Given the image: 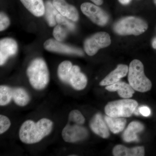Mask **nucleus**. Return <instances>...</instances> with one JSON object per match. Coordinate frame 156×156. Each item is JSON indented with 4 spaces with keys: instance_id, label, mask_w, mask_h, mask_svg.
Masks as SVG:
<instances>
[{
    "instance_id": "7ed1b4c3",
    "label": "nucleus",
    "mask_w": 156,
    "mask_h": 156,
    "mask_svg": "<svg viewBox=\"0 0 156 156\" xmlns=\"http://www.w3.org/2000/svg\"><path fill=\"white\" fill-rule=\"evenodd\" d=\"M27 74L32 87L37 90L44 89L50 81V73L44 59L36 58L30 62Z\"/></svg>"
},
{
    "instance_id": "39448f33",
    "label": "nucleus",
    "mask_w": 156,
    "mask_h": 156,
    "mask_svg": "<svg viewBox=\"0 0 156 156\" xmlns=\"http://www.w3.org/2000/svg\"><path fill=\"white\" fill-rule=\"evenodd\" d=\"M147 23L143 20L135 17H128L120 19L114 26L115 32L121 35H139L147 29Z\"/></svg>"
},
{
    "instance_id": "f8f14e48",
    "label": "nucleus",
    "mask_w": 156,
    "mask_h": 156,
    "mask_svg": "<svg viewBox=\"0 0 156 156\" xmlns=\"http://www.w3.org/2000/svg\"><path fill=\"white\" fill-rule=\"evenodd\" d=\"M44 47L50 52L78 56L83 55V52L81 49L62 44L55 39H48L45 42Z\"/></svg>"
},
{
    "instance_id": "a878e982",
    "label": "nucleus",
    "mask_w": 156,
    "mask_h": 156,
    "mask_svg": "<svg viewBox=\"0 0 156 156\" xmlns=\"http://www.w3.org/2000/svg\"><path fill=\"white\" fill-rule=\"evenodd\" d=\"M140 113L144 116H149L151 115V112L150 109L147 106H143L138 108Z\"/></svg>"
},
{
    "instance_id": "412c9836",
    "label": "nucleus",
    "mask_w": 156,
    "mask_h": 156,
    "mask_svg": "<svg viewBox=\"0 0 156 156\" xmlns=\"http://www.w3.org/2000/svg\"><path fill=\"white\" fill-rule=\"evenodd\" d=\"M105 120L110 131L114 134H118L124 130L127 121L123 118H115L109 116L105 117Z\"/></svg>"
},
{
    "instance_id": "f03ea898",
    "label": "nucleus",
    "mask_w": 156,
    "mask_h": 156,
    "mask_svg": "<svg viewBox=\"0 0 156 156\" xmlns=\"http://www.w3.org/2000/svg\"><path fill=\"white\" fill-rule=\"evenodd\" d=\"M57 75L62 82L69 84L75 90H82L87 87V76L81 72L79 66H73L71 62H62L58 66Z\"/></svg>"
},
{
    "instance_id": "ddd939ff",
    "label": "nucleus",
    "mask_w": 156,
    "mask_h": 156,
    "mask_svg": "<svg viewBox=\"0 0 156 156\" xmlns=\"http://www.w3.org/2000/svg\"><path fill=\"white\" fill-rule=\"evenodd\" d=\"M18 49L17 42L11 38H5L0 41V65L5 64L10 56L15 55Z\"/></svg>"
},
{
    "instance_id": "a211bd4d",
    "label": "nucleus",
    "mask_w": 156,
    "mask_h": 156,
    "mask_svg": "<svg viewBox=\"0 0 156 156\" xmlns=\"http://www.w3.org/2000/svg\"><path fill=\"white\" fill-rule=\"evenodd\" d=\"M144 129V126L142 123L138 122H131L124 131L123 134V139L126 142L138 141L139 140L136 134L141 132Z\"/></svg>"
},
{
    "instance_id": "dca6fc26",
    "label": "nucleus",
    "mask_w": 156,
    "mask_h": 156,
    "mask_svg": "<svg viewBox=\"0 0 156 156\" xmlns=\"http://www.w3.org/2000/svg\"><path fill=\"white\" fill-rule=\"evenodd\" d=\"M90 127L95 134L102 138H107L109 136L108 128L100 114H96L93 117L90 121Z\"/></svg>"
},
{
    "instance_id": "aec40b11",
    "label": "nucleus",
    "mask_w": 156,
    "mask_h": 156,
    "mask_svg": "<svg viewBox=\"0 0 156 156\" xmlns=\"http://www.w3.org/2000/svg\"><path fill=\"white\" fill-rule=\"evenodd\" d=\"M23 6L32 14L36 17L44 14L45 4L43 0H20Z\"/></svg>"
},
{
    "instance_id": "423d86ee",
    "label": "nucleus",
    "mask_w": 156,
    "mask_h": 156,
    "mask_svg": "<svg viewBox=\"0 0 156 156\" xmlns=\"http://www.w3.org/2000/svg\"><path fill=\"white\" fill-rule=\"evenodd\" d=\"M137 106L136 101L126 98L109 102L105 108V112L109 116L127 118L134 113Z\"/></svg>"
},
{
    "instance_id": "6e6552de",
    "label": "nucleus",
    "mask_w": 156,
    "mask_h": 156,
    "mask_svg": "<svg viewBox=\"0 0 156 156\" xmlns=\"http://www.w3.org/2000/svg\"><path fill=\"white\" fill-rule=\"evenodd\" d=\"M111 43L110 37L107 33L100 32L92 35L84 42L85 52L89 56H92L99 49L106 48Z\"/></svg>"
},
{
    "instance_id": "c85d7f7f",
    "label": "nucleus",
    "mask_w": 156,
    "mask_h": 156,
    "mask_svg": "<svg viewBox=\"0 0 156 156\" xmlns=\"http://www.w3.org/2000/svg\"><path fill=\"white\" fill-rule=\"evenodd\" d=\"M152 47L154 49H156V38L154 39L152 42Z\"/></svg>"
},
{
    "instance_id": "9d476101",
    "label": "nucleus",
    "mask_w": 156,
    "mask_h": 156,
    "mask_svg": "<svg viewBox=\"0 0 156 156\" xmlns=\"http://www.w3.org/2000/svg\"><path fill=\"white\" fill-rule=\"evenodd\" d=\"M81 126L68 122L62 132L63 140L66 142L73 143L85 139L88 136V131Z\"/></svg>"
},
{
    "instance_id": "cd10ccee",
    "label": "nucleus",
    "mask_w": 156,
    "mask_h": 156,
    "mask_svg": "<svg viewBox=\"0 0 156 156\" xmlns=\"http://www.w3.org/2000/svg\"><path fill=\"white\" fill-rule=\"evenodd\" d=\"M119 1L122 5H127L131 2V0H119Z\"/></svg>"
},
{
    "instance_id": "9b49d317",
    "label": "nucleus",
    "mask_w": 156,
    "mask_h": 156,
    "mask_svg": "<svg viewBox=\"0 0 156 156\" xmlns=\"http://www.w3.org/2000/svg\"><path fill=\"white\" fill-rule=\"evenodd\" d=\"M69 20L59 13L56 16L57 24L53 30V35L54 38L58 41H63L68 34L75 29V24Z\"/></svg>"
},
{
    "instance_id": "f257e3e1",
    "label": "nucleus",
    "mask_w": 156,
    "mask_h": 156,
    "mask_svg": "<svg viewBox=\"0 0 156 156\" xmlns=\"http://www.w3.org/2000/svg\"><path fill=\"white\" fill-rule=\"evenodd\" d=\"M53 126V122L46 118L41 119L36 123L27 120L20 128V139L26 144L37 143L51 133Z\"/></svg>"
},
{
    "instance_id": "2eb2a0df",
    "label": "nucleus",
    "mask_w": 156,
    "mask_h": 156,
    "mask_svg": "<svg viewBox=\"0 0 156 156\" xmlns=\"http://www.w3.org/2000/svg\"><path fill=\"white\" fill-rule=\"evenodd\" d=\"M128 70L129 68L127 65H119L114 70L110 73L100 82V86H109L119 82L122 78L127 75Z\"/></svg>"
},
{
    "instance_id": "f3484780",
    "label": "nucleus",
    "mask_w": 156,
    "mask_h": 156,
    "mask_svg": "<svg viewBox=\"0 0 156 156\" xmlns=\"http://www.w3.org/2000/svg\"><path fill=\"white\" fill-rule=\"evenodd\" d=\"M105 89L110 92L117 91L120 97L124 98H131L135 92V90L130 84L120 81L107 86Z\"/></svg>"
},
{
    "instance_id": "20e7f679",
    "label": "nucleus",
    "mask_w": 156,
    "mask_h": 156,
    "mask_svg": "<svg viewBox=\"0 0 156 156\" xmlns=\"http://www.w3.org/2000/svg\"><path fill=\"white\" fill-rule=\"evenodd\" d=\"M128 80L132 88L139 92H148L152 88L151 82L144 74L143 64L138 59H134L130 63Z\"/></svg>"
},
{
    "instance_id": "6ab92c4d",
    "label": "nucleus",
    "mask_w": 156,
    "mask_h": 156,
    "mask_svg": "<svg viewBox=\"0 0 156 156\" xmlns=\"http://www.w3.org/2000/svg\"><path fill=\"white\" fill-rule=\"evenodd\" d=\"M112 153L115 156H143L145 151L143 146L128 148L124 146L117 145L114 147Z\"/></svg>"
},
{
    "instance_id": "c756f323",
    "label": "nucleus",
    "mask_w": 156,
    "mask_h": 156,
    "mask_svg": "<svg viewBox=\"0 0 156 156\" xmlns=\"http://www.w3.org/2000/svg\"><path fill=\"white\" fill-rule=\"evenodd\" d=\"M154 4L156 6V0H154Z\"/></svg>"
},
{
    "instance_id": "393cba45",
    "label": "nucleus",
    "mask_w": 156,
    "mask_h": 156,
    "mask_svg": "<svg viewBox=\"0 0 156 156\" xmlns=\"http://www.w3.org/2000/svg\"><path fill=\"white\" fill-rule=\"evenodd\" d=\"M10 24L9 17L5 13L1 12L0 13V31H2L8 28Z\"/></svg>"
},
{
    "instance_id": "b1692460",
    "label": "nucleus",
    "mask_w": 156,
    "mask_h": 156,
    "mask_svg": "<svg viewBox=\"0 0 156 156\" xmlns=\"http://www.w3.org/2000/svg\"><path fill=\"white\" fill-rule=\"evenodd\" d=\"M11 126V121L6 116L0 115V134H2L9 130Z\"/></svg>"
},
{
    "instance_id": "4468645a",
    "label": "nucleus",
    "mask_w": 156,
    "mask_h": 156,
    "mask_svg": "<svg viewBox=\"0 0 156 156\" xmlns=\"http://www.w3.org/2000/svg\"><path fill=\"white\" fill-rule=\"evenodd\" d=\"M53 5L59 14L73 21L79 20V15L76 7L69 5L65 0H53Z\"/></svg>"
},
{
    "instance_id": "1a4fd4ad",
    "label": "nucleus",
    "mask_w": 156,
    "mask_h": 156,
    "mask_svg": "<svg viewBox=\"0 0 156 156\" xmlns=\"http://www.w3.org/2000/svg\"><path fill=\"white\" fill-rule=\"evenodd\" d=\"M81 10L92 22L97 25L103 26L108 22V15L95 4L89 2L83 3L81 5Z\"/></svg>"
},
{
    "instance_id": "5701e85b",
    "label": "nucleus",
    "mask_w": 156,
    "mask_h": 156,
    "mask_svg": "<svg viewBox=\"0 0 156 156\" xmlns=\"http://www.w3.org/2000/svg\"><path fill=\"white\" fill-rule=\"evenodd\" d=\"M68 120V122L76 123L79 125H83L85 122L83 115L78 110H73L70 112Z\"/></svg>"
},
{
    "instance_id": "4be33fe9",
    "label": "nucleus",
    "mask_w": 156,
    "mask_h": 156,
    "mask_svg": "<svg viewBox=\"0 0 156 156\" xmlns=\"http://www.w3.org/2000/svg\"><path fill=\"white\" fill-rule=\"evenodd\" d=\"M45 11L44 15L49 26L54 27L56 25V17L59 14L53 5V3L50 1H47L45 4Z\"/></svg>"
},
{
    "instance_id": "bb28decb",
    "label": "nucleus",
    "mask_w": 156,
    "mask_h": 156,
    "mask_svg": "<svg viewBox=\"0 0 156 156\" xmlns=\"http://www.w3.org/2000/svg\"><path fill=\"white\" fill-rule=\"evenodd\" d=\"M92 2L94 3L97 5H101L103 3V0H90Z\"/></svg>"
},
{
    "instance_id": "0eeeda50",
    "label": "nucleus",
    "mask_w": 156,
    "mask_h": 156,
    "mask_svg": "<svg viewBox=\"0 0 156 156\" xmlns=\"http://www.w3.org/2000/svg\"><path fill=\"white\" fill-rule=\"evenodd\" d=\"M13 99L20 106L27 105L30 97L28 92L22 88H11L8 86H0V105L5 106L11 102Z\"/></svg>"
}]
</instances>
